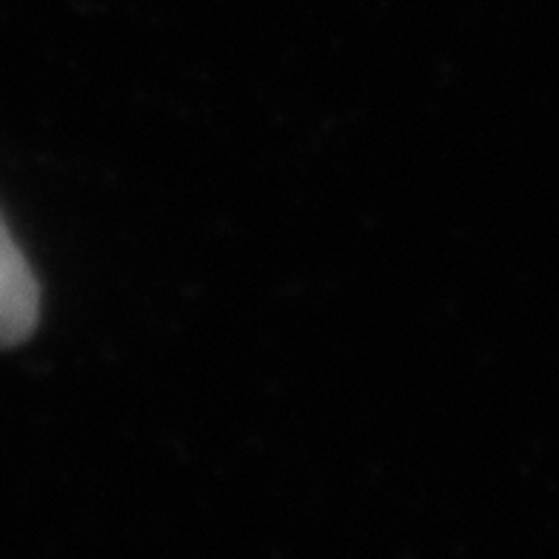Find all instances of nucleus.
<instances>
[{"mask_svg":"<svg viewBox=\"0 0 559 559\" xmlns=\"http://www.w3.org/2000/svg\"><path fill=\"white\" fill-rule=\"evenodd\" d=\"M40 320V288L29 260L0 217V348L21 346Z\"/></svg>","mask_w":559,"mask_h":559,"instance_id":"f257e3e1","label":"nucleus"}]
</instances>
